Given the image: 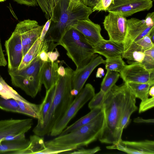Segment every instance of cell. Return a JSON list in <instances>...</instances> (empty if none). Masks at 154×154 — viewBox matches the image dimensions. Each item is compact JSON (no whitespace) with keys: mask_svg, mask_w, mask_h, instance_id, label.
<instances>
[{"mask_svg":"<svg viewBox=\"0 0 154 154\" xmlns=\"http://www.w3.org/2000/svg\"><path fill=\"white\" fill-rule=\"evenodd\" d=\"M92 8L75 0H60L43 42L48 52L53 51L71 26L78 20H88Z\"/></svg>","mask_w":154,"mask_h":154,"instance_id":"obj_1","label":"cell"},{"mask_svg":"<svg viewBox=\"0 0 154 154\" xmlns=\"http://www.w3.org/2000/svg\"><path fill=\"white\" fill-rule=\"evenodd\" d=\"M131 93L125 83L121 86L115 84L105 94L102 107L104 122L98 139L101 143L112 144L119 141L118 127Z\"/></svg>","mask_w":154,"mask_h":154,"instance_id":"obj_2","label":"cell"},{"mask_svg":"<svg viewBox=\"0 0 154 154\" xmlns=\"http://www.w3.org/2000/svg\"><path fill=\"white\" fill-rule=\"evenodd\" d=\"M103 122L104 114L102 110L89 123L45 142V145L57 153H66L88 145L98 139Z\"/></svg>","mask_w":154,"mask_h":154,"instance_id":"obj_3","label":"cell"},{"mask_svg":"<svg viewBox=\"0 0 154 154\" xmlns=\"http://www.w3.org/2000/svg\"><path fill=\"white\" fill-rule=\"evenodd\" d=\"M66 74L59 76L54 85L55 91L52 103L44 125L38 135L50 134L54 125L64 114L73 100L71 91L74 71L69 67L65 68Z\"/></svg>","mask_w":154,"mask_h":154,"instance_id":"obj_4","label":"cell"},{"mask_svg":"<svg viewBox=\"0 0 154 154\" xmlns=\"http://www.w3.org/2000/svg\"><path fill=\"white\" fill-rule=\"evenodd\" d=\"M59 45L66 50L67 55L76 66V70L85 66L97 55L84 35L74 28H71L66 32Z\"/></svg>","mask_w":154,"mask_h":154,"instance_id":"obj_5","label":"cell"},{"mask_svg":"<svg viewBox=\"0 0 154 154\" xmlns=\"http://www.w3.org/2000/svg\"><path fill=\"white\" fill-rule=\"evenodd\" d=\"M43 62L39 57L24 69L8 71L12 84L32 97H35L41 90L42 84L40 79V71Z\"/></svg>","mask_w":154,"mask_h":154,"instance_id":"obj_6","label":"cell"},{"mask_svg":"<svg viewBox=\"0 0 154 154\" xmlns=\"http://www.w3.org/2000/svg\"><path fill=\"white\" fill-rule=\"evenodd\" d=\"M95 94V89L92 85L86 84L73 100L64 114L54 125L49 135L52 136L60 135L79 110Z\"/></svg>","mask_w":154,"mask_h":154,"instance_id":"obj_7","label":"cell"},{"mask_svg":"<svg viewBox=\"0 0 154 154\" xmlns=\"http://www.w3.org/2000/svg\"><path fill=\"white\" fill-rule=\"evenodd\" d=\"M44 25H40L36 21L30 19L20 21L17 25L14 31L21 38L23 57L40 38Z\"/></svg>","mask_w":154,"mask_h":154,"instance_id":"obj_8","label":"cell"},{"mask_svg":"<svg viewBox=\"0 0 154 154\" xmlns=\"http://www.w3.org/2000/svg\"><path fill=\"white\" fill-rule=\"evenodd\" d=\"M119 73L125 83H147L154 85V69H147L142 63L126 65Z\"/></svg>","mask_w":154,"mask_h":154,"instance_id":"obj_9","label":"cell"},{"mask_svg":"<svg viewBox=\"0 0 154 154\" xmlns=\"http://www.w3.org/2000/svg\"><path fill=\"white\" fill-rule=\"evenodd\" d=\"M127 20L126 17L115 12H109L105 16L103 24L109 40L124 43L126 33Z\"/></svg>","mask_w":154,"mask_h":154,"instance_id":"obj_10","label":"cell"},{"mask_svg":"<svg viewBox=\"0 0 154 154\" xmlns=\"http://www.w3.org/2000/svg\"><path fill=\"white\" fill-rule=\"evenodd\" d=\"M152 6L151 0H114L107 11L117 13L126 17L138 12L148 11Z\"/></svg>","mask_w":154,"mask_h":154,"instance_id":"obj_11","label":"cell"},{"mask_svg":"<svg viewBox=\"0 0 154 154\" xmlns=\"http://www.w3.org/2000/svg\"><path fill=\"white\" fill-rule=\"evenodd\" d=\"M154 25L147 24L145 20L131 18L127 20V30L124 42V51L131 45L147 35L153 29Z\"/></svg>","mask_w":154,"mask_h":154,"instance_id":"obj_12","label":"cell"},{"mask_svg":"<svg viewBox=\"0 0 154 154\" xmlns=\"http://www.w3.org/2000/svg\"><path fill=\"white\" fill-rule=\"evenodd\" d=\"M5 46L8 57V71L18 70L23 57L22 46L20 36L14 30L5 41Z\"/></svg>","mask_w":154,"mask_h":154,"instance_id":"obj_13","label":"cell"},{"mask_svg":"<svg viewBox=\"0 0 154 154\" xmlns=\"http://www.w3.org/2000/svg\"><path fill=\"white\" fill-rule=\"evenodd\" d=\"M108 149H117L131 154H154V142L145 140L139 141L123 140L106 146Z\"/></svg>","mask_w":154,"mask_h":154,"instance_id":"obj_14","label":"cell"},{"mask_svg":"<svg viewBox=\"0 0 154 154\" xmlns=\"http://www.w3.org/2000/svg\"><path fill=\"white\" fill-rule=\"evenodd\" d=\"M33 124L32 119L0 120V143L2 139L8 135L26 134Z\"/></svg>","mask_w":154,"mask_h":154,"instance_id":"obj_15","label":"cell"},{"mask_svg":"<svg viewBox=\"0 0 154 154\" xmlns=\"http://www.w3.org/2000/svg\"><path fill=\"white\" fill-rule=\"evenodd\" d=\"M81 32L88 43L93 47L104 38L102 36L100 25L90 19L78 20L71 26Z\"/></svg>","mask_w":154,"mask_h":154,"instance_id":"obj_16","label":"cell"},{"mask_svg":"<svg viewBox=\"0 0 154 154\" xmlns=\"http://www.w3.org/2000/svg\"><path fill=\"white\" fill-rule=\"evenodd\" d=\"M105 63V60L101 56L97 55L85 66L81 69L74 70L72 89L77 90L79 93L94 69L99 65Z\"/></svg>","mask_w":154,"mask_h":154,"instance_id":"obj_17","label":"cell"},{"mask_svg":"<svg viewBox=\"0 0 154 154\" xmlns=\"http://www.w3.org/2000/svg\"><path fill=\"white\" fill-rule=\"evenodd\" d=\"M93 48L95 53L104 56L106 59L122 56L124 51L123 43L104 39Z\"/></svg>","mask_w":154,"mask_h":154,"instance_id":"obj_18","label":"cell"},{"mask_svg":"<svg viewBox=\"0 0 154 154\" xmlns=\"http://www.w3.org/2000/svg\"><path fill=\"white\" fill-rule=\"evenodd\" d=\"M59 67L58 61L43 62L40 71V79L46 90L50 88L59 80V75L57 72Z\"/></svg>","mask_w":154,"mask_h":154,"instance_id":"obj_19","label":"cell"},{"mask_svg":"<svg viewBox=\"0 0 154 154\" xmlns=\"http://www.w3.org/2000/svg\"><path fill=\"white\" fill-rule=\"evenodd\" d=\"M54 91V85L48 90H46L45 97L42 103L40 104L37 123L33 130V132L35 134L38 135L44 125L52 103Z\"/></svg>","mask_w":154,"mask_h":154,"instance_id":"obj_20","label":"cell"},{"mask_svg":"<svg viewBox=\"0 0 154 154\" xmlns=\"http://www.w3.org/2000/svg\"><path fill=\"white\" fill-rule=\"evenodd\" d=\"M41 137L35 134L30 136L28 146L22 150L15 152L13 154H57L56 152L46 146L44 138Z\"/></svg>","mask_w":154,"mask_h":154,"instance_id":"obj_21","label":"cell"},{"mask_svg":"<svg viewBox=\"0 0 154 154\" xmlns=\"http://www.w3.org/2000/svg\"><path fill=\"white\" fill-rule=\"evenodd\" d=\"M136 98L131 91L128 101L118 127V137L119 141L122 139L123 130L127 126L129 123L131 115L138 109L136 104Z\"/></svg>","mask_w":154,"mask_h":154,"instance_id":"obj_22","label":"cell"},{"mask_svg":"<svg viewBox=\"0 0 154 154\" xmlns=\"http://www.w3.org/2000/svg\"><path fill=\"white\" fill-rule=\"evenodd\" d=\"M144 51L136 42L131 44L122 53V58H125L129 64L141 63L145 56Z\"/></svg>","mask_w":154,"mask_h":154,"instance_id":"obj_23","label":"cell"},{"mask_svg":"<svg viewBox=\"0 0 154 154\" xmlns=\"http://www.w3.org/2000/svg\"><path fill=\"white\" fill-rule=\"evenodd\" d=\"M39 38L34 43L31 47L23 57L18 70L24 69L35 61L39 57L43 44L39 41Z\"/></svg>","mask_w":154,"mask_h":154,"instance_id":"obj_24","label":"cell"},{"mask_svg":"<svg viewBox=\"0 0 154 154\" xmlns=\"http://www.w3.org/2000/svg\"><path fill=\"white\" fill-rule=\"evenodd\" d=\"M29 140L26 138L20 140L3 141L0 143V154H13L22 150L29 145Z\"/></svg>","mask_w":154,"mask_h":154,"instance_id":"obj_25","label":"cell"},{"mask_svg":"<svg viewBox=\"0 0 154 154\" xmlns=\"http://www.w3.org/2000/svg\"><path fill=\"white\" fill-rule=\"evenodd\" d=\"M102 107L91 110L88 114L82 117L71 125L66 127L60 135L66 134L74 130L86 125L95 118L102 111Z\"/></svg>","mask_w":154,"mask_h":154,"instance_id":"obj_26","label":"cell"},{"mask_svg":"<svg viewBox=\"0 0 154 154\" xmlns=\"http://www.w3.org/2000/svg\"><path fill=\"white\" fill-rule=\"evenodd\" d=\"M126 83L135 97L141 101L148 98L149 89L153 85L147 83L129 82Z\"/></svg>","mask_w":154,"mask_h":154,"instance_id":"obj_27","label":"cell"},{"mask_svg":"<svg viewBox=\"0 0 154 154\" xmlns=\"http://www.w3.org/2000/svg\"><path fill=\"white\" fill-rule=\"evenodd\" d=\"M19 108L17 113H21L38 119L40 109V104L31 103L27 100L24 101L17 100Z\"/></svg>","mask_w":154,"mask_h":154,"instance_id":"obj_28","label":"cell"},{"mask_svg":"<svg viewBox=\"0 0 154 154\" xmlns=\"http://www.w3.org/2000/svg\"><path fill=\"white\" fill-rule=\"evenodd\" d=\"M0 97L5 99H13L19 101H24L26 100L9 86L0 74Z\"/></svg>","mask_w":154,"mask_h":154,"instance_id":"obj_29","label":"cell"},{"mask_svg":"<svg viewBox=\"0 0 154 154\" xmlns=\"http://www.w3.org/2000/svg\"><path fill=\"white\" fill-rule=\"evenodd\" d=\"M38 5L48 20H53L54 15L56 7L60 0H36Z\"/></svg>","mask_w":154,"mask_h":154,"instance_id":"obj_30","label":"cell"},{"mask_svg":"<svg viewBox=\"0 0 154 154\" xmlns=\"http://www.w3.org/2000/svg\"><path fill=\"white\" fill-rule=\"evenodd\" d=\"M119 76V72L107 70L106 74L101 84L100 90L106 94L116 84Z\"/></svg>","mask_w":154,"mask_h":154,"instance_id":"obj_31","label":"cell"},{"mask_svg":"<svg viewBox=\"0 0 154 154\" xmlns=\"http://www.w3.org/2000/svg\"><path fill=\"white\" fill-rule=\"evenodd\" d=\"M105 69L106 70L117 72L119 73L126 65L122 56L106 59Z\"/></svg>","mask_w":154,"mask_h":154,"instance_id":"obj_32","label":"cell"},{"mask_svg":"<svg viewBox=\"0 0 154 154\" xmlns=\"http://www.w3.org/2000/svg\"><path fill=\"white\" fill-rule=\"evenodd\" d=\"M19 108L17 100L6 99L0 97V109L7 111L17 113Z\"/></svg>","mask_w":154,"mask_h":154,"instance_id":"obj_33","label":"cell"},{"mask_svg":"<svg viewBox=\"0 0 154 154\" xmlns=\"http://www.w3.org/2000/svg\"><path fill=\"white\" fill-rule=\"evenodd\" d=\"M105 94L100 90L99 92L95 94L88 103L89 108L91 110L97 108H102Z\"/></svg>","mask_w":154,"mask_h":154,"instance_id":"obj_34","label":"cell"},{"mask_svg":"<svg viewBox=\"0 0 154 154\" xmlns=\"http://www.w3.org/2000/svg\"><path fill=\"white\" fill-rule=\"evenodd\" d=\"M152 30L147 35L135 42L140 46L144 51L154 47V43L152 42L150 37V33Z\"/></svg>","mask_w":154,"mask_h":154,"instance_id":"obj_35","label":"cell"},{"mask_svg":"<svg viewBox=\"0 0 154 154\" xmlns=\"http://www.w3.org/2000/svg\"><path fill=\"white\" fill-rule=\"evenodd\" d=\"M114 0H99L96 5L92 8L93 12L96 11H107L110 5L113 3Z\"/></svg>","mask_w":154,"mask_h":154,"instance_id":"obj_36","label":"cell"},{"mask_svg":"<svg viewBox=\"0 0 154 154\" xmlns=\"http://www.w3.org/2000/svg\"><path fill=\"white\" fill-rule=\"evenodd\" d=\"M154 106V97L146 99L141 101L139 106V113L144 112Z\"/></svg>","mask_w":154,"mask_h":154,"instance_id":"obj_37","label":"cell"},{"mask_svg":"<svg viewBox=\"0 0 154 154\" xmlns=\"http://www.w3.org/2000/svg\"><path fill=\"white\" fill-rule=\"evenodd\" d=\"M101 150L99 146L96 147L91 149H86L82 147H80L75 150H73L67 153L74 154H93Z\"/></svg>","mask_w":154,"mask_h":154,"instance_id":"obj_38","label":"cell"},{"mask_svg":"<svg viewBox=\"0 0 154 154\" xmlns=\"http://www.w3.org/2000/svg\"><path fill=\"white\" fill-rule=\"evenodd\" d=\"M141 63L147 69H154V58L145 55L144 60Z\"/></svg>","mask_w":154,"mask_h":154,"instance_id":"obj_39","label":"cell"},{"mask_svg":"<svg viewBox=\"0 0 154 154\" xmlns=\"http://www.w3.org/2000/svg\"><path fill=\"white\" fill-rule=\"evenodd\" d=\"M25 134L23 133L9 135L4 138L2 139V142L3 141H11L24 139L26 138Z\"/></svg>","mask_w":154,"mask_h":154,"instance_id":"obj_40","label":"cell"},{"mask_svg":"<svg viewBox=\"0 0 154 154\" xmlns=\"http://www.w3.org/2000/svg\"><path fill=\"white\" fill-rule=\"evenodd\" d=\"M51 21V19L48 20L44 25L39 39V41L41 43H43L44 38L48 30Z\"/></svg>","mask_w":154,"mask_h":154,"instance_id":"obj_41","label":"cell"},{"mask_svg":"<svg viewBox=\"0 0 154 154\" xmlns=\"http://www.w3.org/2000/svg\"><path fill=\"white\" fill-rule=\"evenodd\" d=\"M47 54L49 60L52 63L56 60L60 56L59 53L56 48L54 51H49Z\"/></svg>","mask_w":154,"mask_h":154,"instance_id":"obj_42","label":"cell"},{"mask_svg":"<svg viewBox=\"0 0 154 154\" xmlns=\"http://www.w3.org/2000/svg\"><path fill=\"white\" fill-rule=\"evenodd\" d=\"M20 4H23L31 6H35L38 4L36 0H14Z\"/></svg>","mask_w":154,"mask_h":154,"instance_id":"obj_43","label":"cell"},{"mask_svg":"<svg viewBox=\"0 0 154 154\" xmlns=\"http://www.w3.org/2000/svg\"><path fill=\"white\" fill-rule=\"evenodd\" d=\"M7 63L5 58L2 45L1 39L0 37V67L5 66Z\"/></svg>","mask_w":154,"mask_h":154,"instance_id":"obj_44","label":"cell"},{"mask_svg":"<svg viewBox=\"0 0 154 154\" xmlns=\"http://www.w3.org/2000/svg\"><path fill=\"white\" fill-rule=\"evenodd\" d=\"M134 122L135 123H153L154 119H144L142 118L138 117L134 119Z\"/></svg>","mask_w":154,"mask_h":154,"instance_id":"obj_45","label":"cell"},{"mask_svg":"<svg viewBox=\"0 0 154 154\" xmlns=\"http://www.w3.org/2000/svg\"><path fill=\"white\" fill-rule=\"evenodd\" d=\"M40 59L44 62L49 61L47 52L44 50H41L39 55Z\"/></svg>","mask_w":154,"mask_h":154,"instance_id":"obj_46","label":"cell"},{"mask_svg":"<svg viewBox=\"0 0 154 154\" xmlns=\"http://www.w3.org/2000/svg\"><path fill=\"white\" fill-rule=\"evenodd\" d=\"M99 0H85L84 5L88 7L92 8Z\"/></svg>","mask_w":154,"mask_h":154,"instance_id":"obj_47","label":"cell"},{"mask_svg":"<svg viewBox=\"0 0 154 154\" xmlns=\"http://www.w3.org/2000/svg\"><path fill=\"white\" fill-rule=\"evenodd\" d=\"M104 69L102 68H98L96 72V77L97 78H101L104 75Z\"/></svg>","mask_w":154,"mask_h":154,"instance_id":"obj_48","label":"cell"},{"mask_svg":"<svg viewBox=\"0 0 154 154\" xmlns=\"http://www.w3.org/2000/svg\"><path fill=\"white\" fill-rule=\"evenodd\" d=\"M144 52L145 55L154 58V47L144 51Z\"/></svg>","mask_w":154,"mask_h":154,"instance_id":"obj_49","label":"cell"},{"mask_svg":"<svg viewBox=\"0 0 154 154\" xmlns=\"http://www.w3.org/2000/svg\"><path fill=\"white\" fill-rule=\"evenodd\" d=\"M57 72L59 76H64L66 74L65 68L62 65L59 66L57 69Z\"/></svg>","mask_w":154,"mask_h":154,"instance_id":"obj_50","label":"cell"},{"mask_svg":"<svg viewBox=\"0 0 154 154\" xmlns=\"http://www.w3.org/2000/svg\"><path fill=\"white\" fill-rule=\"evenodd\" d=\"M154 85L152 86L149 90V95L152 97H154Z\"/></svg>","mask_w":154,"mask_h":154,"instance_id":"obj_51","label":"cell"},{"mask_svg":"<svg viewBox=\"0 0 154 154\" xmlns=\"http://www.w3.org/2000/svg\"><path fill=\"white\" fill-rule=\"evenodd\" d=\"M71 93L73 97H76L79 93L77 90L72 89L71 91Z\"/></svg>","mask_w":154,"mask_h":154,"instance_id":"obj_52","label":"cell"},{"mask_svg":"<svg viewBox=\"0 0 154 154\" xmlns=\"http://www.w3.org/2000/svg\"><path fill=\"white\" fill-rule=\"evenodd\" d=\"M150 37L152 42L154 43V29H153L150 32Z\"/></svg>","mask_w":154,"mask_h":154,"instance_id":"obj_53","label":"cell"},{"mask_svg":"<svg viewBox=\"0 0 154 154\" xmlns=\"http://www.w3.org/2000/svg\"><path fill=\"white\" fill-rule=\"evenodd\" d=\"M75 0L80 2L84 4L85 0Z\"/></svg>","mask_w":154,"mask_h":154,"instance_id":"obj_54","label":"cell"},{"mask_svg":"<svg viewBox=\"0 0 154 154\" xmlns=\"http://www.w3.org/2000/svg\"><path fill=\"white\" fill-rule=\"evenodd\" d=\"M6 0H0V2H4Z\"/></svg>","mask_w":154,"mask_h":154,"instance_id":"obj_55","label":"cell"},{"mask_svg":"<svg viewBox=\"0 0 154 154\" xmlns=\"http://www.w3.org/2000/svg\"><path fill=\"white\" fill-rule=\"evenodd\" d=\"M152 0L153 2L154 1V0Z\"/></svg>","mask_w":154,"mask_h":154,"instance_id":"obj_56","label":"cell"}]
</instances>
